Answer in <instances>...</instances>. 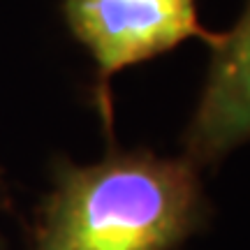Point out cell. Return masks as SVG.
<instances>
[{"label":"cell","instance_id":"cell-2","mask_svg":"<svg viewBox=\"0 0 250 250\" xmlns=\"http://www.w3.org/2000/svg\"><path fill=\"white\" fill-rule=\"evenodd\" d=\"M62 12L72 35L95 62V102L109 137L114 121L109 86L116 74L186 40L197 37L211 44L218 37L199 21L197 0H65Z\"/></svg>","mask_w":250,"mask_h":250},{"label":"cell","instance_id":"cell-1","mask_svg":"<svg viewBox=\"0 0 250 250\" xmlns=\"http://www.w3.org/2000/svg\"><path fill=\"white\" fill-rule=\"evenodd\" d=\"M199 169L144 148L61 160L30 250H176L208 220Z\"/></svg>","mask_w":250,"mask_h":250},{"label":"cell","instance_id":"cell-3","mask_svg":"<svg viewBox=\"0 0 250 250\" xmlns=\"http://www.w3.org/2000/svg\"><path fill=\"white\" fill-rule=\"evenodd\" d=\"M208 49L204 86L183 132V158L197 169L250 144V0L236 23L218 33Z\"/></svg>","mask_w":250,"mask_h":250}]
</instances>
